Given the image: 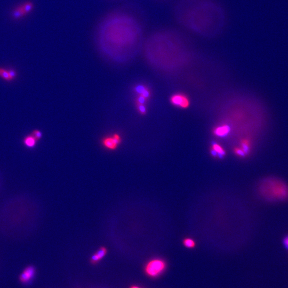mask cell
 <instances>
[{"label": "cell", "mask_w": 288, "mask_h": 288, "mask_svg": "<svg viewBox=\"0 0 288 288\" xmlns=\"http://www.w3.org/2000/svg\"><path fill=\"white\" fill-rule=\"evenodd\" d=\"M141 96H143L144 97H145L146 99H147L149 98V96H150V93H149V90L147 89V88L146 89L143 93H142L141 94Z\"/></svg>", "instance_id": "44dd1931"}, {"label": "cell", "mask_w": 288, "mask_h": 288, "mask_svg": "<svg viewBox=\"0 0 288 288\" xmlns=\"http://www.w3.org/2000/svg\"><path fill=\"white\" fill-rule=\"evenodd\" d=\"M183 244L187 248H193L195 246V242L192 239L186 238L183 241Z\"/></svg>", "instance_id": "4fadbf2b"}, {"label": "cell", "mask_w": 288, "mask_h": 288, "mask_svg": "<svg viewBox=\"0 0 288 288\" xmlns=\"http://www.w3.org/2000/svg\"><path fill=\"white\" fill-rule=\"evenodd\" d=\"M234 151H235L236 154H237L238 155L240 156H244L246 155V154L244 153V151L242 150V148H236L235 149Z\"/></svg>", "instance_id": "d6986e66"}, {"label": "cell", "mask_w": 288, "mask_h": 288, "mask_svg": "<svg viewBox=\"0 0 288 288\" xmlns=\"http://www.w3.org/2000/svg\"><path fill=\"white\" fill-rule=\"evenodd\" d=\"M34 8L32 2H27L15 9L13 11V16L15 19H19L31 13Z\"/></svg>", "instance_id": "277c9868"}, {"label": "cell", "mask_w": 288, "mask_h": 288, "mask_svg": "<svg viewBox=\"0 0 288 288\" xmlns=\"http://www.w3.org/2000/svg\"><path fill=\"white\" fill-rule=\"evenodd\" d=\"M0 78L6 82H11L13 80L9 75L8 70L0 67Z\"/></svg>", "instance_id": "8fae6325"}, {"label": "cell", "mask_w": 288, "mask_h": 288, "mask_svg": "<svg viewBox=\"0 0 288 288\" xmlns=\"http://www.w3.org/2000/svg\"><path fill=\"white\" fill-rule=\"evenodd\" d=\"M259 193L269 202H282L288 200V184L278 177H268L261 181Z\"/></svg>", "instance_id": "7a4b0ae2"}, {"label": "cell", "mask_w": 288, "mask_h": 288, "mask_svg": "<svg viewBox=\"0 0 288 288\" xmlns=\"http://www.w3.org/2000/svg\"><path fill=\"white\" fill-rule=\"evenodd\" d=\"M171 101L173 105L181 108H186L189 105L188 99L184 95L180 94L173 96L171 98Z\"/></svg>", "instance_id": "52a82bcc"}, {"label": "cell", "mask_w": 288, "mask_h": 288, "mask_svg": "<svg viewBox=\"0 0 288 288\" xmlns=\"http://www.w3.org/2000/svg\"><path fill=\"white\" fill-rule=\"evenodd\" d=\"M242 145V150L244 151L246 155L248 154L250 150V143L249 141L248 140H244L242 141L241 143Z\"/></svg>", "instance_id": "5bb4252c"}, {"label": "cell", "mask_w": 288, "mask_h": 288, "mask_svg": "<svg viewBox=\"0 0 288 288\" xmlns=\"http://www.w3.org/2000/svg\"><path fill=\"white\" fill-rule=\"evenodd\" d=\"M285 244L286 246V248L288 249V237H287L285 240Z\"/></svg>", "instance_id": "7402d4cb"}, {"label": "cell", "mask_w": 288, "mask_h": 288, "mask_svg": "<svg viewBox=\"0 0 288 288\" xmlns=\"http://www.w3.org/2000/svg\"><path fill=\"white\" fill-rule=\"evenodd\" d=\"M138 106V109L139 110V112L142 114H145L146 112V109L145 107V106L143 104H140L137 103Z\"/></svg>", "instance_id": "ac0fdd59"}, {"label": "cell", "mask_w": 288, "mask_h": 288, "mask_svg": "<svg viewBox=\"0 0 288 288\" xmlns=\"http://www.w3.org/2000/svg\"><path fill=\"white\" fill-rule=\"evenodd\" d=\"M33 136H34V138L37 140V141H38L40 140V139L42 138V133L41 131L39 130H38V129H35L34 130L32 131V133H31Z\"/></svg>", "instance_id": "9a60e30c"}, {"label": "cell", "mask_w": 288, "mask_h": 288, "mask_svg": "<svg viewBox=\"0 0 288 288\" xmlns=\"http://www.w3.org/2000/svg\"><path fill=\"white\" fill-rule=\"evenodd\" d=\"M231 131V128L228 126L225 125L219 126L215 129L214 133L218 137H224L226 136Z\"/></svg>", "instance_id": "9c48e42d"}, {"label": "cell", "mask_w": 288, "mask_h": 288, "mask_svg": "<svg viewBox=\"0 0 288 288\" xmlns=\"http://www.w3.org/2000/svg\"><path fill=\"white\" fill-rule=\"evenodd\" d=\"M212 149L216 152L217 156L219 158H223V156L225 155V151L224 149H223V147H221V146L218 144L213 143Z\"/></svg>", "instance_id": "7c38bea8"}, {"label": "cell", "mask_w": 288, "mask_h": 288, "mask_svg": "<svg viewBox=\"0 0 288 288\" xmlns=\"http://www.w3.org/2000/svg\"><path fill=\"white\" fill-rule=\"evenodd\" d=\"M8 71L9 73V75L10 76L12 80L13 81L16 78H17V72L16 71V70H14V69H13V68H9V70H8Z\"/></svg>", "instance_id": "e0dca14e"}, {"label": "cell", "mask_w": 288, "mask_h": 288, "mask_svg": "<svg viewBox=\"0 0 288 288\" xmlns=\"http://www.w3.org/2000/svg\"><path fill=\"white\" fill-rule=\"evenodd\" d=\"M107 251H108L107 249L105 248L101 247L99 250L93 255L92 258L91 259V263L95 264L98 263L99 261H101L107 253Z\"/></svg>", "instance_id": "ba28073f"}, {"label": "cell", "mask_w": 288, "mask_h": 288, "mask_svg": "<svg viewBox=\"0 0 288 288\" xmlns=\"http://www.w3.org/2000/svg\"><path fill=\"white\" fill-rule=\"evenodd\" d=\"M146 101V99L145 97H144L143 96L140 95L138 98L137 99V103L140 104H144Z\"/></svg>", "instance_id": "ffe728a7"}, {"label": "cell", "mask_w": 288, "mask_h": 288, "mask_svg": "<svg viewBox=\"0 0 288 288\" xmlns=\"http://www.w3.org/2000/svg\"><path fill=\"white\" fill-rule=\"evenodd\" d=\"M130 288H140V287H139V286H131Z\"/></svg>", "instance_id": "603a6c76"}, {"label": "cell", "mask_w": 288, "mask_h": 288, "mask_svg": "<svg viewBox=\"0 0 288 288\" xmlns=\"http://www.w3.org/2000/svg\"><path fill=\"white\" fill-rule=\"evenodd\" d=\"M121 142V139L119 135H114L111 137H106L104 139L103 144L105 147L109 149H115Z\"/></svg>", "instance_id": "8992f818"}, {"label": "cell", "mask_w": 288, "mask_h": 288, "mask_svg": "<svg viewBox=\"0 0 288 288\" xmlns=\"http://www.w3.org/2000/svg\"><path fill=\"white\" fill-rule=\"evenodd\" d=\"M36 273V270L34 266H28L26 267L19 276V280L21 283L27 284L33 280Z\"/></svg>", "instance_id": "5b68a950"}, {"label": "cell", "mask_w": 288, "mask_h": 288, "mask_svg": "<svg viewBox=\"0 0 288 288\" xmlns=\"http://www.w3.org/2000/svg\"><path fill=\"white\" fill-rule=\"evenodd\" d=\"M166 266V263L163 260L154 259L148 261L145 266V273L150 277L156 278L164 272Z\"/></svg>", "instance_id": "3957f363"}, {"label": "cell", "mask_w": 288, "mask_h": 288, "mask_svg": "<svg viewBox=\"0 0 288 288\" xmlns=\"http://www.w3.org/2000/svg\"><path fill=\"white\" fill-rule=\"evenodd\" d=\"M37 141V140L32 134L26 136L23 139L24 145L29 148H33L35 147Z\"/></svg>", "instance_id": "30bf717a"}, {"label": "cell", "mask_w": 288, "mask_h": 288, "mask_svg": "<svg viewBox=\"0 0 288 288\" xmlns=\"http://www.w3.org/2000/svg\"><path fill=\"white\" fill-rule=\"evenodd\" d=\"M176 8V17L187 29L204 36L221 33L225 26L224 11L211 0H181Z\"/></svg>", "instance_id": "6da1fadb"}, {"label": "cell", "mask_w": 288, "mask_h": 288, "mask_svg": "<svg viewBox=\"0 0 288 288\" xmlns=\"http://www.w3.org/2000/svg\"><path fill=\"white\" fill-rule=\"evenodd\" d=\"M146 88L143 85H138L135 88V91L136 93H139L140 95H141L142 93L146 90Z\"/></svg>", "instance_id": "2e32d148"}]
</instances>
